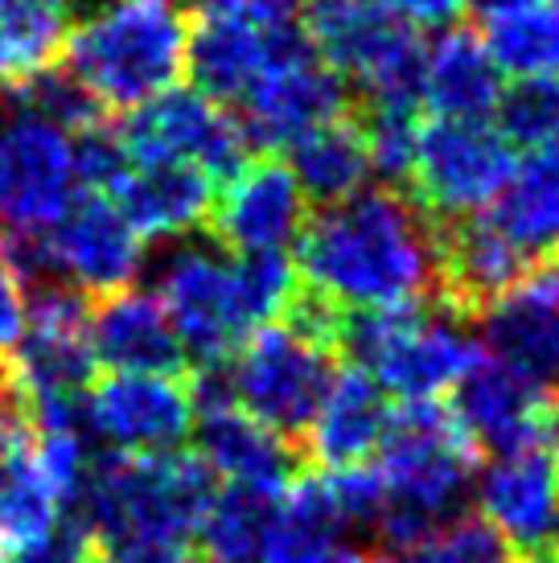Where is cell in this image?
<instances>
[{
    "instance_id": "3",
    "label": "cell",
    "mask_w": 559,
    "mask_h": 563,
    "mask_svg": "<svg viewBox=\"0 0 559 563\" xmlns=\"http://www.w3.org/2000/svg\"><path fill=\"white\" fill-rule=\"evenodd\" d=\"M186 37L182 0H103L70 25L63 66L99 108L132 111L182 82Z\"/></svg>"
},
{
    "instance_id": "12",
    "label": "cell",
    "mask_w": 559,
    "mask_h": 563,
    "mask_svg": "<svg viewBox=\"0 0 559 563\" xmlns=\"http://www.w3.org/2000/svg\"><path fill=\"white\" fill-rule=\"evenodd\" d=\"M350 103V82L329 70L305 37L293 33L272 54L264 75L251 82V91L239 99V124L248 144L264 148H293L313 128L342 120Z\"/></svg>"
},
{
    "instance_id": "8",
    "label": "cell",
    "mask_w": 559,
    "mask_h": 563,
    "mask_svg": "<svg viewBox=\"0 0 559 563\" xmlns=\"http://www.w3.org/2000/svg\"><path fill=\"white\" fill-rule=\"evenodd\" d=\"M305 46L354 82L366 103H419V58L424 46L399 25L383 0H305L300 9Z\"/></svg>"
},
{
    "instance_id": "33",
    "label": "cell",
    "mask_w": 559,
    "mask_h": 563,
    "mask_svg": "<svg viewBox=\"0 0 559 563\" xmlns=\"http://www.w3.org/2000/svg\"><path fill=\"white\" fill-rule=\"evenodd\" d=\"M416 108H407V103H379V108H371L366 124H362V141H366V157H371L374 177L407 181L412 157H416Z\"/></svg>"
},
{
    "instance_id": "38",
    "label": "cell",
    "mask_w": 559,
    "mask_h": 563,
    "mask_svg": "<svg viewBox=\"0 0 559 563\" xmlns=\"http://www.w3.org/2000/svg\"><path fill=\"white\" fill-rule=\"evenodd\" d=\"M25 329V284L17 280L13 264L0 243V354H9Z\"/></svg>"
},
{
    "instance_id": "23",
    "label": "cell",
    "mask_w": 559,
    "mask_h": 563,
    "mask_svg": "<svg viewBox=\"0 0 559 563\" xmlns=\"http://www.w3.org/2000/svg\"><path fill=\"white\" fill-rule=\"evenodd\" d=\"M296 30H264L243 16L222 13L202 4V16L189 25L186 37V70L194 87L218 103H239L251 82L264 75V66Z\"/></svg>"
},
{
    "instance_id": "39",
    "label": "cell",
    "mask_w": 559,
    "mask_h": 563,
    "mask_svg": "<svg viewBox=\"0 0 559 563\" xmlns=\"http://www.w3.org/2000/svg\"><path fill=\"white\" fill-rule=\"evenodd\" d=\"M95 563H194L186 543H153V539H128L95 551Z\"/></svg>"
},
{
    "instance_id": "16",
    "label": "cell",
    "mask_w": 559,
    "mask_h": 563,
    "mask_svg": "<svg viewBox=\"0 0 559 563\" xmlns=\"http://www.w3.org/2000/svg\"><path fill=\"white\" fill-rule=\"evenodd\" d=\"M482 522L518 555H559V465L544 444H523L473 477Z\"/></svg>"
},
{
    "instance_id": "24",
    "label": "cell",
    "mask_w": 559,
    "mask_h": 563,
    "mask_svg": "<svg viewBox=\"0 0 559 563\" xmlns=\"http://www.w3.org/2000/svg\"><path fill=\"white\" fill-rule=\"evenodd\" d=\"M416 95L436 120H490L502 95V75L478 33L457 25L436 33L432 46H424Z\"/></svg>"
},
{
    "instance_id": "31",
    "label": "cell",
    "mask_w": 559,
    "mask_h": 563,
    "mask_svg": "<svg viewBox=\"0 0 559 563\" xmlns=\"http://www.w3.org/2000/svg\"><path fill=\"white\" fill-rule=\"evenodd\" d=\"M511 148H544L559 144V79H514L502 87L490 115Z\"/></svg>"
},
{
    "instance_id": "9",
    "label": "cell",
    "mask_w": 559,
    "mask_h": 563,
    "mask_svg": "<svg viewBox=\"0 0 559 563\" xmlns=\"http://www.w3.org/2000/svg\"><path fill=\"white\" fill-rule=\"evenodd\" d=\"M78 194L75 132L33 111L9 87L0 95V235L46 231Z\"/></svg>"
},
{
    "instance_id": "20",
    "label": "cell",
    "mask_w": 559,
    "mask_h": 563,
    "mask_svg": "<svg viewBox=\"0 0 559 563\" xmlns=\"http://www.w3.org/2000/svg\"><path fill=\"white\" fill-rule=\"evenodd\" d=\"M95 366L111 375H177L186 366L182 342L153 292L120 288L99 297L87 313Z\"/></svg>"
},
{
    "instance_id": "25",
    "label": "cell",
    "mask_w": 559,
    "mask_h": 563,
    "mask_svg": "<svg viewBox=\"0 0 559 563\" xmlns=\"http://www.w3.org/2000/svg\"><path fill=\"white\" fill-rule=\"evenodd\" d=\"M485 219L494 222L514 247L535 260L559 255V144L527 148L514 157L506 186L497 189Z\"/></svg>"
},
{
    "instance_id": "17",
    "label": "cell",
    "mask_w": 559,
    "mask_h": 563,
    "mask_svg": "<svg viewBox=\"0 0 559 563\" xmlns=\"http://www.w3.org/2000/svg\"><path fill=\"white\" fill-rule=\"evenodd\" d=\"M194 391V428L189 437L198 444L210 477L222 485H248V489H272L280 494L293 482V449L288 437H280L272 428L248 416L239 404L227 399L218 371H202Z\"/></svg>"
},
{
    "instance_id": "32",
    "label": "cell",
    "mask_w": 559,
    "mask_h": 563,
    "mask_svg": "<svg viewBox=\"0 0 559 563\" xmlns=\"http://www.w3.org/2000/svg\"><path fill=\"white\" fill-rule=\"evenodd\" d=\"M395 563H523L482 518H452L419 543L395 551Z\"/></svg>"
},
{
    "instance_id": "13",
    "label": "cell",
    "mask_w": 559,
    "mask_h": 563,
    "mask_svg": "<svg viewBox=\"0 0 559 563\" xmlns=\"http://www.w3.org/2000/svg\"><path fill=\"white\" fill-rule=\"evenodd\" d=\"M87 313V297L66 284H42L25 292V329L9 350V383L21 404L83 395L91 387L95 354Z\"/></svg>"
},
{
    "instance_id": "41",
    "label": "cell",
    "mask_w": 559,
    "mask_h": 563,
    "mask_svg": "<svg viewBox=\"0 0 559 563\" xmlns=\"http://www.w3.org/2000/svg\"><path fill=\"white\" fill-rule=\"evenodd\" d=\"M13 82H17V66H13V58L4 54V46H0V95L9 91Z\"/></svg>"
},
{
    "instance_id": "7",
    "label": "cell",
    "mask_w": 559,
    "mask_h": 563,
    "mask_svg": "<svg viewBox=\"0 0 559 563\" xmlns=\"http://www.w3.org/2000/svg\"><path fill=\"white\" fill-rule=\"evenodd\" d=\"M153 297L169 317L186 362L202 371L222 366L239 342L260 329L251 309L239 255L202 239H177L153 272Z\"/></svg>"
},
{
    "instance_id": "4",
    "label": "cell",
    "mask_w": 559,
    "mask_h": 563,
    "mask_svg": "<svg viewBox=\"0 0 559 563\" xmlns=\"http://www.w3.org/2000/svg\"><path fill=\"white\" fill-rule=\"evenodd\" d=\"M338 321L317 305H293L284 317L248 333L231 358L215 366L222 391L248 416L280 432L300 437L313 407L333 378Z\"/></svg>"
},
{
    "instance_id": "18",
    "label": "cell",
    "mask_w": 559,
    "mask_h": 563,
    "mask_svg": "<svg viewBox=\"0 0 559 563\" xmlns=\"http://www.w3.org/2000/svg\"><path fill=\"white\" fill-rule=\"evenodd\" d=\"M452 420L461 423L473 444L490 453H511L523 444H539L544 420L551 411V387L527 371L511 366L478 345L469 371L452 387Z\"/></svg>"
},
{
    "instance_id": "1",
    "label": "cell",
    "mask_w": 559,
    "mask_h": 563,
    "mask_svg": "<svg viewBox=\"0 0 559 563\" xmlns=\"http://www.w3.org/2000/svg\"><path fill=\"white\" fill-rule=\"evenodd\" d=\"M296 280L326 313H387L440 288V235L399 189L366 186L309 214L293 247Z\"/></svg>"
},
{
    "instance_id": "26",
    "label": "cell",
    "mask_w": 559,
    "mask_h": 563,
    "mask_svg": "<svg viewBox=\"0 0 559 563\" xmlns=\"http://www.w3.org/2000/svg\"><path fill=\"white\" fill-rule=\"evenodd\" d=\"M469 9L502 79H559V0H473Z\"/></svg>"
},
{
    "instance_id": "22",
    "label": "cell",
    "mask_w": 559,
    "mask_h": 563,
    "mask_svg": "<svg viewBox=\"0 0 559 563\" xmlns=\"http://www.w3.org/2000/svg\"><path fill=\"white\" fill-rule=\"evenodd\" d=\"M391 404L383 387L358 366L333 371L329 387L321 391L305 423V449L321 470H358L366 465L387 437Z\"/></svg>"
},
{
    "instance_id": "27",
    "label": "cell",
    "mask_w": 559,
    "mask_h": 563,
    "mask_svg": "<svg viewBox=\"0 0 559 563\" xmlns=\"http://www.w3.org/2000/svg\"><path fill=\"white\" fill-rule=\"evenodd\" d=\"M527 267V255L514 247L485 214L461 219L449 239H440V284L465 305H482L485 309Z\"/></svg>"
},
{
    "instance_id": "11",
    "label": "cell",
    "mask_w": 559,
    "mask_h": 563,
    "mask_svg": "<svg viewBox=\"0 0 559 563\" xmlns=\"http://www.w3.org/2000/svg\"><path fill=\"white\" fill-rule=\"evenodd\" d=\"M132 161H169L202 169L206 177H227L248 161L243 124L227 103L198 87H169L124 115L116 128Z\"/></svg>"
},
{
    "instance_id": "5",
    "label": "cell",
    "mask_w": 559,
    "mask_h": 563,
    "mask_svg": "<svg viewBox=\"0 0 559 563\" xmlns=\"http://www.w3.org/2000/svg\"><path fill=\"white\" fill-rule=\"evenodd\" d=\"M0 243L25 292L42 284H66L83 297H108L132 288L144 272V239L108 194H78L46 231H17L0 235Z\"/></svg>"
},
{
    "instance_id": "42",
    "label": "cell",
    "mask_w": 559,
    "mask_h": 563,
    "mask_svg": "<svg viewBox=\"0 0 559 563\" xmlns=\"http://www.w3.org/2000/svg\"><path fill=\"white\" fill-rule=\"evenodd\" d=\"M13 399V383H9V366L0 362V404H9Z\"/></svg>"
},
{
    "instance_id": "2",
    "label": "cell",
    "mask_w": 559,
    "mask_h": 563,
    "mask_svg": "<svg viewBox=\"0 0 559 563\" xmlns=\"http://www.w3.org/2000/svg\"><path fill=\"white\" fill-rule=\"evenodd\" d=\"M379 485V531L391 551L419 543L461 518L473 498V440L440 404H404L391 411L387 437L371 456Z\"/></svg>"
},
{
    "instance_id": "10",
    "label": "cell",
    "mask_w": 559,
    "mask_h": 563,
    "mask_svg": "<svg viewBox=\"0 0 559 563\" xmlns=\"http://www.w3.org/2000/svg\"><path fill=\"white\" fill-rule=\"evenodd\" d=\"M514 169L511 141L494 120H428L419 124L416 157L407 181L416 186V202L436 219H473L485 214L497 189Z\"/></svg>"
},
{
    "instance_id": "37",
    "label": "cell",
    "mask_w": 559,
    "mask_h": 563,
    "mask_svg": "<svg viewBox=\"0 0 559 563\" xmlns=\"http://www.w3.org/2000/svg\"><path fill=\"white\" fill-rule=\"evenodd\" d=\"M210 9L234 13L251 21V25H264V30H296L305 0H202Z\"/></svg>"
},
{
    "instance_id": "14",
    "label": "cell",
    "mask_w": 559,
    "mask_h": 563,
    "mask_svg": "<svg viewBox=\"0 0 559 563\" xmlns=\"http://www.w3.org/2000/svg\"><path fill=\"white\" fill-rule=\"evenodd\" d=\"M83 423L103 453H177L194 428V391L177 375H108L83 391Z\"/></svg>"
},
{
    "instance_id": "19",
    "label": "cell",
    "mask_w": 559,
    "mask_h": 563,
    "mask_svg": "<svg viewBox=\"0 0 559 563\" xmlns=\"http://www.w3.org/2000/svg\"><path fill=\"white\" fill-rule=\"evenodd\" d=\"M482 350L527 371L544 387L559 383V255L535 260L518 280L485 305Z\"/></svg>"
},
{
    "instance_id": "36",
    "label": "cell",
    "mask_w": 559,
    "mask_h": 563,
    "mask_svg": "<svg viewBox=\"0 0 559 563\" xmlns=\"http://www.w3.org/2000/svg\"><path fill=\"white\" fill-rule=\"evenodd\" d=\"M383 4L412 33H445L465 21L473 0H383Z\"/></svg>"
},
{
    "instance_id": "15",
    "label": "cell",
    "mask_w": 559,
    "mask_h": 563,
    "mask_svg": "<svg viewBox=\"0 0 559 563\" xmlns=\"http://www.w3.org/2000/svg\"><path fill=\"white\" fill-rule=\"evenodd\" d=\"M206 222L218 247L231 255H293L309 222V198L288 161L255 157L222 177Z\"/></svg>"
},
{
    "instance_id": "35",
    "label": "cell",
    "mask_w": 559,
    "mask_h": 563,
    "mask_svg": "<svg viewBox=\"0 0 559 563\" xmlns=\"http://www.w3.org/2000/svg\"><path fill=\"white\" fill-rule=\"evenodd\" d=\"M95 539L75 518H58L42 539H33L30 548L17 551V563H95Z\"/></svg>"
},
{
    "instance_id": "30",
    "label": "cell",
    "mask_w": 559,
    "mask_h": 563,
    "mask_svg": "<svg viewBox=\"0 0 559 563\" xmlns=\"http://www.w3.org/2000/svg\"><path fill=\"white\" fill-rule=\"evenodd\" d=\"M75 25L70 0H0V46L13 58L17 79L58 63Z\"/></svg>"
},
{
    "instance_id": "28",
    "label": "cell",
    "mask_w": 559,
    "mask_h": 563,
    "mask_svg": "<svg viewBox=\"0 0 559 563\" xmlns=\"http://www.w3.org/2000/svg\"><path fill=\"white\" fill-rule=\"evenodd\" d=\"M288 169L300 181L309 202H342L350 194L371 186V157H366V141L362 128L350 120H329V124L313 128L309 136L288 148Z\"/></svg>"
},
{
    "instance_id": "34",
    "label": "cell",
    "mask_w": 559,
    "mask_h": 563,
    "mask_svg": "<svg viewBox=\"0 0 559 563\" xmlns=\"http://www.w3.org/2000/svg\"><path fill=\"white\" fill-rule=\"evenodd\" d=\"M260 563H374V555L346 534H300L272 527Z\"/></svg>"
},
{
    "instance_id": "6",
    "label": "cell",
    "mask_w": 559,
    "mask_h": 563,
    "mask_svg": "<svg viewBox=\"0 0 559 563\" xmlns=\"http://www.w3.org/2000/svg\"><path fill=\"white\" fill-rule=\"evenodd\" d=\"M342 342L358 371L399 404H440L478 354V342L457 317L424 305L354 313L342 329Z\"/></svg>"
},
{
    "instance_id": "40",
    "label": "cell",
    "mask_w": 559,
    "mask_h": 563,
    "mask_svg": "<svg viewBox=\"0 0 559 563\" xmlns=\"http://www.w3.org/2000/svg\"><path fill=\"white\" fill-rule=\"evenodd\" d=\"M539 444H544L547 453H551V461L559 465V407L556 404H551V411H547L544 432H539Z\"/></svg>"
},
{
    "instance_id": "21",
    "label": "cell",
    "mask_w": 559,
    "mask_h": 563,
    "mask_svg": "<svg viewBox=\"0 0 559 563\" xmlns=\"http://www.w3.org/2000/svg\"><path fill=\"white\" fill-rule=\"evenodd\" d=\"M108 198L144 243H177L210 219L215 177L169 161H132Z\"/></svg>"
},
{
    "instance_id": "29",
    "label": "cell",
    "mask_w": 559,
    "mask_h": 563,
    "mask_svg": "<svg viewBox=\"0 0 559 563\" xmlns=\"http://www.w3.org/2000/svg\"><path fill=\"white\" fill-rule=\"evenodd\" d=\"M280 494L248 489V485L215 489V498L198 522V534H194L202 563H260L267 539H272V527H276Z\"/></svg>"
}]
</instances>
